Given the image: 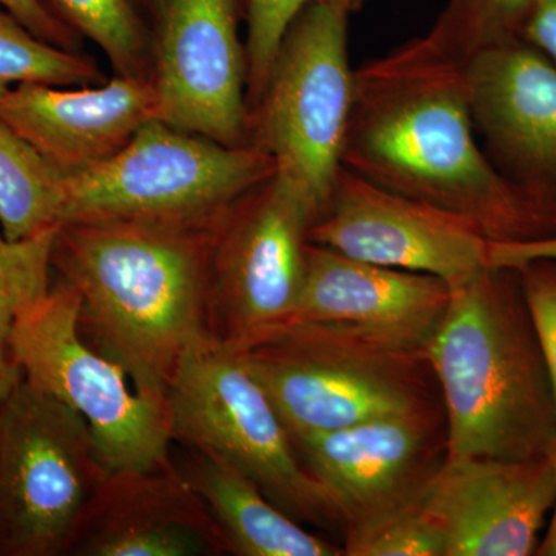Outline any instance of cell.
<instances>
[{
	"label": "cell",
	"instance_id": "6da1fadb",
	"mask_svg": "<svg viewBox=\"0 0 556 556\" xmlns=\"http://www.w3.org/2000/svg\"><path fill=\"white\" fill-rule=\"evenodd\" d=\"M342 166L380 188L466 219L489 241L556 236L501 177L475 130L464 64L415 39L356 70Z\"/></svg>",
	"mask_w": 556,
	"mask_h": 556
},
{
	"label": "cell",
	"instance_id": "7a4b0ae2",
	"mask_svg": "<svg viewBox=\"0 0 556 556\" xmlns=\"http://www.w3.org/2000/svg\"><path fill=\"white\" fill-rule=\"evenodd\" d=\"M218 219L75 222L54 232L51 266L78 291L80 334L141 393L167 397L179 361L211 336L208 258Z\"/></svg>",
	"mask_w": 556,
	"mask_h": 556
},
{
	"label": "cell",
	"instance_id": "3957f363",
	"mask_svg": "<svg viewBox=\"0 0 556 556\" xmlns=\"http://www.w3.org/2000/svg\"><path fill=\"white\" fill-rule=\"evenodd\" d=\"M426 357L444 407L447 456L547 455L554 391L517 269L489 266L450 288Z\"/></svg>",
	"mask_w": 556,
	"mask_h": 556
},
{
	"label": "cell",
	"instance_id": "277c9868",
	"mask_svg": "<svg viewBox=\"0 0 556 556\" xmlns=\"http://www.w3.org/2000/svg\"><path fill=\"white\" fill-rule=\"evenodd\" d=\"M233 348L291 437L442 404L426 353L343 329L281 321Z\"/></svg>",
	"mask_w": 556,
	"mask_h": 556
},
{
	"label": "cell",
	"instance_id": "5b68a950",
	"mask_svg": "<svg viewBox=\"0 0 556 556\" xmlns=\"http://www.w3.org/2000/svg\"><path fill=\"white\" fill-rule=\"evenodd\" d=\"M167 399L174 441L225 460L300 525L342 535L338 510L236 348L200 340L179 361Z\"/></svg>",
	"mask_w": 556,
	"mask_h": 556
},
{
	"label": "cell",
	"instance_id": "8992f818",
	"mask_svg": "<svg viewBox=\"0 0 556 556\" xmlns=\"http://www.w3.org/2000/svg\"><path fill=\"white\" fill-rule=\"evenodd\" d=\"M276 169L255 146L229 148L153 119L112 159L64 175L61 225H206Z\"/></svg>",
	"mask_w": 556,
	"mask_h": 556
},
{
	"label": "cell",
	"instance_id": "52a82bcc",
	"mask_svg": "<svg viewBox=\"0 0 556 556\" xmlns=\"http://www.w3.org/2000/svg\"><path fill=\"white\" fill-rule=\"evenodd\" d=\"M108 473L87 420L22 379L0 405V556L72 555Z\"/></svg>",
	"mask_w": 556,
	"mask_h": 556
},
{
	"label": "cell",
	"instance_id": "ba28073f",
	"mask_svg": "<svg viewBox=\"0 0 556 556\" xmlns=\"http://www.w3.org/2000/svg\"><path fill=\"white\" fill-rule=\"evenodd\" d=\"M78 291L58 278L11 325L9 346L24 379L89 424L109 471L150 470L172 460L169 399L144 394L126 371L87 342Z\"/></svg>",
	"mask_w": 556,
	"mask_h": 556
},
{
	"label": "cell",
	"instance_id": "9c48e42d",
	"mask_svg": "<svg viewBox=\"0 0 556 556\" xmlns=\"http://www.w3.org/2000/svg\"><path fill=\"white\" fill-rule=\"evenodd\" d=\"M351 11L313 2L289 24L257 104L249 110V146L305 182L320 214L342 167L354 101L348 27ZM320 217V215H318Z\"/></svg>",
	"mask_w": 556,
	"mask_h": 556
},
{
	"label": "cell",
	"instance_id": "30bf717a",
	"mask_svg": "<svg viewBox=\"0 0 556 556\" xmlns=\"http://www.w3.org/2000/svg\"><path fill=\"white\" fill-rule=\"evenodd\" d=\"M318 215L305 182L278 166L223 212L208 258L211 338L237 346L287 320L305 281Z\"/></svg>",
	"mask_w": 556,
	"mask_h": 556
},
{
	"label": "cell",
	"instance_id": "8fae6325",
	"mask_svg": "<svg viewBox=\"0 0 556 556\" xmlns=\"http://www.w3.org/2000/svg\"><path fill=\"white\" fill-rule=\"evenodd\" d=\"M247 0H161L152 20L156 119L229 148L248 142Z\"/></svg>",
	"mask_w": 556,
	"mask_h": 556
},
{
	"label": "cell",
	"instance_id": "7c38bea8",
	"mask_svg": "<svg viewBox=\"0 0 556 556\" xmlns=\"http://www.w3.org/2000/svg\"><path fill=\"white\" fill-rule=\"evenodd\" d=\"M311 243L348 257L441 278L450 288L489 268V240L466 219L340 167Z\"/></svg>",
	"mask_w": 556,
	"mask_h": 556
},
{
	"label": "cell",
	"instance_id": "4fadbf2b",
	"mask_svg": "<svg viewBox=\"0 0 556 556\" xmlns=\"http://www.w3.org/2000/svg\"><path fill=\"white\" fill-rule=\"evenodd\" d=\"M292 441L345 532L424 496L447 457V422L437 404Z\"/></svg>",
	"mask_w": 556,
	"mask_h": 556
},
{
	"label": "cell",
	"instance_id": "5bb4252c",
	"mask_svg": "<svg viewBox=\"0 0 556 556\" xmlns=\"http://www.w3.org/2000/svg\"><path fill=\"white\" fill-rule=\"evenodd\" d=\"M475 130L490 163L556 228V67L521 38L464 64Z\"/></svg>",
	"mask_w": 556,
	"mask_h": 556
},
{
	"label": "cell",
	"instance_id": "9a60e30c",
	"mask_svg": "<svg viewBox=\"0 0 556 556\" xmlns=\"http://www.w3.org/2000/svg\"><path fill=\"white\" fill-rule=\"evenodd\" d=\"M555 493L546 456H447L428 482L424 504L444 529L447 556H530Z\"/></svg>",
	"mask_w": 556,
	"mask_h": 556
},
{
	"label": "cell",
	"instance_id": "2e32d148",
	"mask_svg": "<svg viewBox=\"0 0 556 556\" xmlns=\"http://www.w3.org/2000/svg\"><path fill=\"white\" fill-rule=\"evenodd\" d=\"M448 302L450 287L441 278L372 265L309 241L305 281L285 321L325 325L426 353Z\"/></svg>",
	"mask_w": 556,
	"mask_h": 556
},
{
	"label": "cell",
	"instance_id": "e0dca14e",
	"mask_svg": "<svg viewBox=\"0 0 556 556\" xmlns=\"http://www.w3.org/2000/svg\"><path fill=\"white\" fill-rule=\"evenodd\" d=\"M156 109L153 78L115 76L79 90L25 83L0 93V119L64 175L115 156Z\"/></svg>",
	"mask_w": 556,
	"mask_h": 556
},
{
	"label": "cell",
	"instance_id": "ac0fdd59",
	"mask_svg": "<svg viewBox=\"0 0 556 556\" xmlns=\"http://www.w3.org/2000/svg\"><path fill=\"white\" fill-rule=\"evenodd\" d=\"M73 556L229 555L225 536L175 460L109 471Z\"/></svg>",
	"mask_w": 556,
	"mask_h": 556
},
{
	"label": "cell",
	"instance_id": "d6986e66",
	"mask_svg": "<svg viewBox=\"0 0 556 556\" xmlns=\"http://www.w3.org/2000/svg\"><path fill=\"white\" fill-rule=\"evenodd\" d=\"M179 471L225 536L229 555L342 556L343 547L309 532L225 460L186 447Z\"/></svg>",
	"mask_w": 556,
	"mask_h": 556
},
{
	"label": "cell",
	"instance_id": "ffe728a7",
	"mask_svg": "<svg viewBox=\"0 0 556 556\" xmlns=\"http://www.w3.org/2000/svg\"><path fill=\"white\" fill-rule=\"evenodd\" d=\"M64 174L0 119V228L7 239H31L62 219Z\"/></svg>",
	"mask_w": 556,
	"mask_h": 556
},
{
	"label": "cell",
	"instance_id": "44dd1931",
	"mask_svg": "<svg viewBox=\"0 0 556 556\" xmlns=\"http://www.w3.org/2000/svg\"><path fill=\"white\" fill-rule=\"evenodd\" d=\"M70 30L97 43L115 76L153 78L152 27L134 0H42Z\"/></svg>",
	"mask_w": 556,
	"mask_h": 556
},
{
	"label": "cell",
	"instance_id": "7402d4cb",
	"mask_svg": "<svg viewBox=\"0 0 556 556\" xmlns=\"http://www.w3.org/2000/svg\"><path fill=\"white\" fill-rule=\"evenodd\" d=\"M532 0H448L416 42L428 53L466 64L481 50L518 38Z\"/></svg>",
	"mask_w": 556,
	"mask_h": 556
},
{
	"label": "cell",
	"instance_id": "603a6c76",
	"mask_svg": "<svg viewBox=\"0 0 556 556\" xmlns=\"http://www.w3.org/2000/svg\"><path fill=\"white\" fill-rule=\"evenodd\" d=\"M101 79L97 62L83 51L51 46L0 7V93L25 83L75 87Z\"/></svg>",
	"mask_w": 556,
	"mask_h": 556
},
{
	"label": "cell",
	"instance_id": "cb8c5ba5",
	"mask_svg": "<svg viewBox=\"0 0 556 556\" xmlns=\"http://www.w3.org/2000/svg\"><path fill=\"white\" fill-rule=\"evenodd\" d=\"M342 538L346 556H447V536L424 496L350 527Z\"/></svg>",
	"mask_w": 556,
	"mask_h": 556
},
{
	"label": "cell",
	"instance_id": "d4e9b609",
	"mask_svg": "<svg viewBox=\"0 0 556 556\" xmlns=\"http://www.w3.org/2000/svg\"><path fill=\"white\" fill-rule=\"evenodd\" d=\"M56 229L13 241L0 228V331L10 332L16 317L50 291Z\"/></svg>",
	"mask_w": 556,
	"mask_h": 556
},
{
	"label": "cell",
	"instance_id": "484cf974",
	"mask_svg": "<svg viewBox=\"0 0 556 556\" xmlns=\"http://www.w3.org/2000/svg\"><path fill=\"white\" fill-rule=\"evenodd\" d=\"M313 2H332L356 13L367 0H247V104H257L289 24Z\"/></svg>",
	"mask_w": 556,
	"mask_h": 556
},
{
	"label": "cell",
	"instance_id": "4316f807",
	"mask_svg": "<svg viewBox=\"0 0 556 556\" xmlns=\"http://www.w3.org/2000/svg\"><path fill=\"white\" fill-rule=\"evenodd\" d=\"M514 269L535 324L556 405V258L532 260Z\"/></svg>",
	"mask_w": 556,
	"mask_h": 556
},
{
	"label": "cell",
	"instance_id": "83f0119b",
	"mask_svg": "<svg viewBox=\"0 0 556 556\" xmlns=\"http://www.w3.org/2000/svg\"><path fill=\"white\" fill-rule=\"evenodd\" d=\"M0 7L13 14L39 39L60 49L80 51L83 38L54 17L42 0H0Z\"/></svg>",
	"mask_w": 556,
	"mask_h": 556
},
{
	"label": "cell",
	"instance_id": "f1b7e54d",
	"mask_svg": "<svg viewBox=\"0 0 556 556\" xmlns=\"http://www.w3.org/2000/svg\"><path fill=\"white\" fill-rule=\"evenodd\" d=\"M518 38L543 53L556 67V0H532Z\"/></svg>",
	"mask_w": 556,
	"mask_h": 556
},
{
	"label": "cell",
	"instance_id": "f546056e",
	"mask_svg": "<svg viewBox=\"0 0 556 556\" xmlns=\"http://www.w3.org/2000/svg\"><path fill=\"white\" fill-rule=\"evenodd\" d=\"M538 258H556V236L526 241H489V265L518 268Z\"/></svg>",
	"mask_w": 556,
	"mask_h": 556
},
{
	"label": "cell",
	"instance_id": "4dcf8cb0",
	"mask_svg": "<svg viewBox=\"0 0 556 556\" xmlns=\"http://www.w3.org/2000/svg\"><path fill=\"white\" fill-rule=\"evenodd\" d=\"M22 379V369L10 353L9 332L0 331V405L13 393Z\"/></svg>",
	"mask_w": 556,
	"mask_h": 556
},
{
	"label": "cell",
	"instance_id": "1f68e13d",
	"mask_svg": "<svg viewBox=\"0 0 556 556\" xmlns=\"http://www.w3.org/2000/svg\"><path fill=\"white\" fill-rule=\"evenodd\" d=\"M548 463H551L552 471H554L555 489H556V439L552 447L548 448L546 455ZM552 517L548 521L546 533L541 536L540 546H538L536 556H556V493L555 503L552 507Z\"/></svg>",
	"mask_w": 556,
	"mask_h": 556
},
{
	"label": "cell",
	"instance_id": "d6a6232c",
	"mask_svg": "<svg viewBox=\"0 0 556 556\" xmlns=\"http://www.w3.org/2000/svg\"><path fill=\"white\" fill-rule=\"evenodd\" d=\"M135 5L138 7V10L141 11L142 16L146 20L152 21L153 16H155L156 10H159L161 0H134Z\"/></svg>",
	"mask_w": 556,
	"mask_h": 556
}]
</instances>
